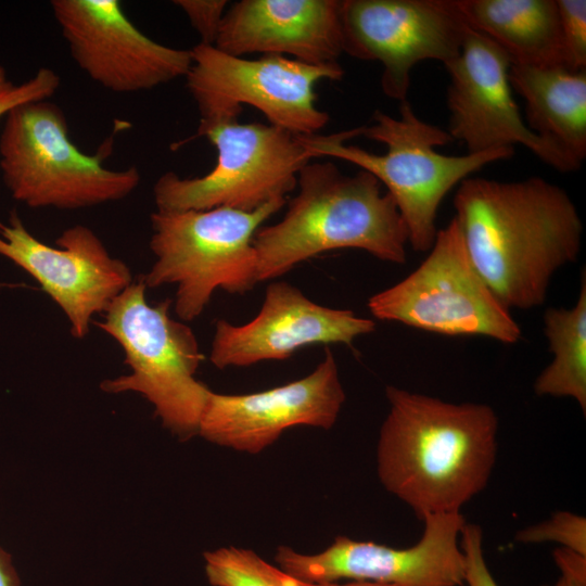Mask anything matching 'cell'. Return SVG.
Masks as SVG:
<instances>
[{"label":"cell","mask_w":586,"mask_h":586,"mask_svg":"<svg viewBox=\"0 0 586 586\" xmlns=\"http://www.w3.org/2000/svg\"><path fill=\"white\" fill-rule=\"evenodd\" d=\"M552 557L560 576L553 585L546 586H586V556L557 547Z\"/></svg>","instance_id":"83f0119b"},{"label":"cell","mask_w":586,"mask_h":586,"mask_svg":"<svg viewBox=\"0 0 586 586\" xmlns=\"http://www.w3.org/2000/svg\"><path fill=\"white\" fill-rule=\"evenodd\" d=\"M366 170L345 175L331 161L309 162L283 218L260 227L253 246L258 281L278 278L321 253L357 249L404 264L408 231L394 199Z\"/></svg>","instance_id":"3957f363"},{"label":"cell","mask_w":586,"mask_h":586,"mask_svg":"<svg viewBox=\"0 0 586 586\" xmlns=\"http://www.w3.org/2000/svg\"><path fill=\"white\" fill-rule=\"evenodd\" d=\"M112 141L91 155L71 140L66 117L50 100L10 111L0 135V171L11 196L31 208L77 209L119 201L141 176L136 166L111 169Z\"/></svg>","instance_id":"8992f818"},{"label":"cell","mask_w":586,"mask_h":586,"mask_svg":"<svg viewBox=\"0 0 586 586\" xmlns=\"http://www.w3.org/2000/svg\"><path fill=\"white\" fill-rule=\"evenodd\" d=\"M316 158L352 163L374 176L394 199L417 252H429L437 234L436 216L446 194L487 164L510 158L514 148L460 156L436 148L454 141L447 130L420 119L408 100L399 117L377 110L372 123L333 135L300 136Z\"/></svg>","instance_id":"277c9868"},{"label":"cell","mask_w":586,"mask_h":586,"mask_svg":"<svg viewBox=\"0 0 586 586\" xmlns=\"http://www.w3.org/2000/svg\"><path fill=\"white\" fill-rule=\"evenodd\" d=\"M53 15L78 67L117 93L150 90L186 77L190 49L164 46L143 34L116 0H52Z\"/></svg>","instance_id":"9a60e30c"},{"label":"cell","mask_w":586,"mask_h":586,"mask_svg":"<svg viewBox=\"0 0 586 586\" xmlns=\"http://www.w3.org/2000/svg\"><path fill=\"white\" fill-rule=\"evenodd\" d=\"M341 0H241L222 18L215 47L234 56L289 55L309 64L339 63Z\"/></svg>","instance_id":"ac0fdd59"},{"label":"cell","mask_w":586,"mask_h":586,"mask_svg":"<svg viewBox=\"0 0 586 586\" xmlns=\"http://www.w3.org/2000/svg\"><path fill=\"white\" fill-rule=\"evenodd\" d=\"M460 548L464 557V583L468 586H499L486 564L483 532L477 524H464L460 535Z\"/></svg>","instance_id":"4316f807"},{"label":"cell","mask_w":586,"mask_h":586,"mask_svg":"<svg viewBox=\"0 0 586 586\" xmlns=\"http://www.w3.org/2000/svg\"><path fill=\"white\" fill-rule=\"evenodd\" d=\"M472 29L497 44L511 65L568 68L556 0H455Z\"/></svg>","instance_id":"d6986e66"},{"label":"cell","mask_w":586,"mask_h":586,"mask_svg":"<svg viewBox=\"0 0 586 586\" xmlns=\"http://www.w3.org/2000/svg\"><path fill=\"white\" fill-rule=\"evenodd\" d=\"M190 50L192 65L184 78L200 124L238 118L244 104L260 111L270 125L297 136L317 135L329 122L316 104L315 87L321 80L342 79L339 63L309 65L277 54L246 59L203 43Z\"/></svg>","instance_id":"30bf717a"},{"label":"cell","mask_w":586,"mask_h":586,"mask_svg":"<svg viewBox=\"0 0 586 586\" xmlns=\"http://www.w3.org/2000/svg\"><path fill=\"white\" fill-rule=\"evenodd\" d=\"M61 84L56 72L48 67L39 68L30 78L14 82L7 69L0 65V118L16 106L50 100Z\"/></svg>","instance_id":"cb8c5ba5"},{"label":"cell","mask_w":586,"mask_h":586,"mask_svg":"<svg viewBox=\"0 0 586 586\" xmlns=\"http://www.w3.org/2000/svg\"><path fill=\"white\" fill-rule=\"evenodd\" d=\"M566 65L570 71L586 68V1L556 0Z\"/></svg>","instance_id":"d4e9b609"},{"label":"cell","mask_w":586,"mask_h":586,"mask_svg":"<svg viewBox=\"0 0 586 586\" xmlns=\"http://www.w3.org/2000/svg\"><path fill=\"white\" fill-rule=\"evenodd\" d=\"M544 332L553 355L539 373L534 391L539 396L570 397L586 412V278L581 277L576 304L571 308L549 307L544 314Z\"/></svg>","instance_id":"44dd1931"},{"label":"cell","mask_w":586,"mask_h":586,"mask_svg":"<svg viewBox=\"0 0 586 586\" xmlns=\"http://www.w3.org/2000/svg\"><path fill=\"white\" fill-rule=\"evenodd\" d=\"M390 405L378 441V475L422 520L460 512L488 483L498 418L486 404H455L386 386Z\"/></svg>","instance_id":"7a4b0ae2"},{"label":"cell","mask_w":586,"mask_h":586,"mask_svg":"<svg viewBox=\"0 0 586 586\" xmlns=\"http://www.w3.org/2000/svg\"><path fill=\"white\" fill-rule=\"evenodd\" d=\"M139 278L103 313L97 324L115 339L131 372L105 380L109 393L137 392L155 408L169 431L182 438L199 434L212 391L195 378L204 359L190 327L170 317L171 300L150 305Z\"/></svg>","instance_id":"52a82bcc"},{"label":"cell","mask_w":586,"mask_h":586,"mask_svg":"<svg viewBox=\"0 0 586 586\" xmlns=\"http://www.w3.org/2000/svg\"><path fill=\"white\" fill-rule=\"evenodd\" d=\"M422 536L408 548L337 536L323 551L301 553L288 546L275 561L291 576L309 584L366 581L395 586H462L464 557L461 512L431 514L421 520Z\"/></svg>","instance_id":"7c38bea8"},{"label":"cell","mask_w":586,"mask_h":586,"mask_svg":"<svg viewBox=\"0 0 586 586\" xmlns=\"http://www.w3.org/2000/svg\"><path fill=\"white\" fill-rule=\"evenodd\" d=\"M187 16L203 44H215L228 9L226 0H175L173 2Z\"/></svg>","instance_id":"484cf974"},{"label":"cell","mask_w":586,"mask_h":586,"mask_svg":"<svg viewBox=\"0 0 586 586\" xmlns=\"http://www.w3.org/2000/svg\"><path fill=\"white\" fill-rule=\"evenodd\" d=\"M509 82L525 101V124L579 163L586 157V71L510 65Z\"/></svg>","instance_id":"ffe728a7"},{"label":"cell","mask_w":586,"mask_h":586,"mask_svg":"<svg viewBox=\"0 0 586 586\" xmlns=\"http://www.w3.org/2000/svg\"><path fill=\"white\" fill-rule=\"evenodd\" d=\"M514 539L523 544L556 543L586 556V519L570 511H559L546 521L518 531Z\"/></svg>","instance_id":"603a6c76"},{"label":"cell","mask_w":586,"mask_h":586,"mask_svg":"<svg viewBox=\"0 0 586 586\" xmlns=\"http://www.w3.org/2000/svg\"><path fill=\"white\" fill-rule=\"evenodd\" d=\"M510 65L497 44L469 27L459 55L445 66L447 132L470 154L521 144L560 173L579 169L582 163L527 127L512 97Z\"/></svg>","instance_id":"4fadbf2b"},{"label":"cell","mask_w":586,"mask_h":586,"mask_svg":"<svg viewBox=\"0 0 586 586\" xmlns=\"http://www.w3.org/2000/svg\"><path fill=\"white\" fill-rule=\"evenodd\" d=\"M285 203L277 199L251 212L156 209L150 217L155 262L141 279L146 288L176 285L173 304L182 321L198 318L217 289L230 294L251 291L259 282L253 238Z\"/></svg>","instance_id":"5b68a950"},{"label":"cell","mask_w":586,"mask_h":586,"mask_svg":"<svg viewBox=\"0 0 586 586\" xmlns=\"http://www.w3.org/2000/svg\"><path fill=\"white\" fill-rule=\"evenodd\" d=\"M50 246L34 237L15 211L0 221V255L31 276L68 318L71 333L82 339L90 321L104 313L133 280L88 227L64 230Z\"/></svg>","instance_id":"5bb4252c"},{"label":"cell","mask_w":586,"mask_h":586,"mask_svg":"<svg viewBox=\"0 0 586 586\" xmlns=\"http://www.w3.org/2000/svg\"><path fill=\"white\" fill-rule=\"evenodd\" d=\"M300 586H395V585H388V584H380L374 582H366V581H347L345 583H330V584H309L300 581Z\"/></svg>","instance_id":"f546056e"},{"label":"cell","mask_w":586,"mask_h":586,"mask_svg":"<svg viewBox=\"0 0 586 586\" xmlns=\"http://www.w3.org/2000/svg\"><path fill=\"white\" fill-rule=\"evenodd\" d=\"M454 207L474 268L509 310L543 305L553 275L581 252L576 206L565 190L542 177H468Z\"/></svg>","instance_id":"6da1fadb"},{"label":"cell","mask_w":586,"mask_h":586,"mask_svg":"<svg viewBox=\"0 0 586 586\" xmlns=\"http://www.w3.org/2000/svg\"><path fill=\"white\" fill-rule=\"evenodd\" d=\"M345 402L339 368L326 346L308 375L267 391L228 395L212 391L199 434L208 442L250 454L260 453L282 432L297 425L328 430Z\"/></svg>","instance_id":"2e32d148"},{"label":"cell","mask_w":586,"mask_h":586,"mask_svg":"<svg viewBox=\"0 0 586 586\" xmlns=\"http://www.w3.org/2000/svg\"><path fill=\"white\" fill-rule=\"evenodd\" d=\"M0 586H21L11 555L0 546Z\"/></svg>","instance_id":"f1b7e54d"},{"label":"cell","mask_w":586,"mask_h":586,"mask_svg":"<svg viewBox=\"0 0 586 586\" xmlns=\"http://www.w3.org/2000/svg\"><path fill=\"white\" fill-rule=\"evenodd\" d=\"M380 320L448 336L481 335L504 344L522 337L510 310L474 268L455 218L437 231L426 258L368 301Z\"/></svg>","instance_id":"9c48e42d"},{"label":"cell","mask_w":586,"mask_h":586,"mask_svg":"<svg viewBox=\"0 0 586 586\" xmlns=\"http://www.w3.org/2000/svg\"><path fill=\"white\" fill-rule=\"evenodd\" d=\"M343 53L383 65L385 95L407 100L412 67L424 60L451 63L469 25L455 0H342Z\"/></svg>","instance_id":"8fae6325"},{"label":"cell","mask_w":586,"mask_h":586,"mask_svg":"<svg viewBox=\"0 0 586 586\" xmlns=\"http://www.w3.org/2000/svg\"><path fill=\"white\" fill-rule=\"evenodd\" d=\"M374 329L371 319L348 309L319 305L285 281L272 282L266 289L259 313L250 322H216L209 360L219 369L283 360L309 345H351Z\"/></svg>","instance_id":"e0dca14e"},{"label":"cell","mask_w":586,"mask_h":586,"mask_svg":"<svg viewBox=\"0 0 586 586\" xmlns=\"http://www.w3.org/2000/svg\"><path fill=\"white\" fill-rule=\"evenodd\" d=\"M212 586H300V579L266 562L256 552L234 546L204 553Z\"/></svg>","instance_id":"7402d4cb"},{"label":"cell","mask_w":586,"mask_h":586,"mask_svg":"<svg viewBox=\"0 0 586 586\" xmlns=\"http://www.w3.org/2000/svg\"><path fill=\"white\" fill-rule=\"evenodd\" d=\"M196 137L215 146V166L201 177L163 174L153 187L157 211H255L285 199L296 188L301 169L314 160L300 136L270 124L219 119L200 124Z\"/></svg>","instance_id":"ba28073f"}]
</instances>
